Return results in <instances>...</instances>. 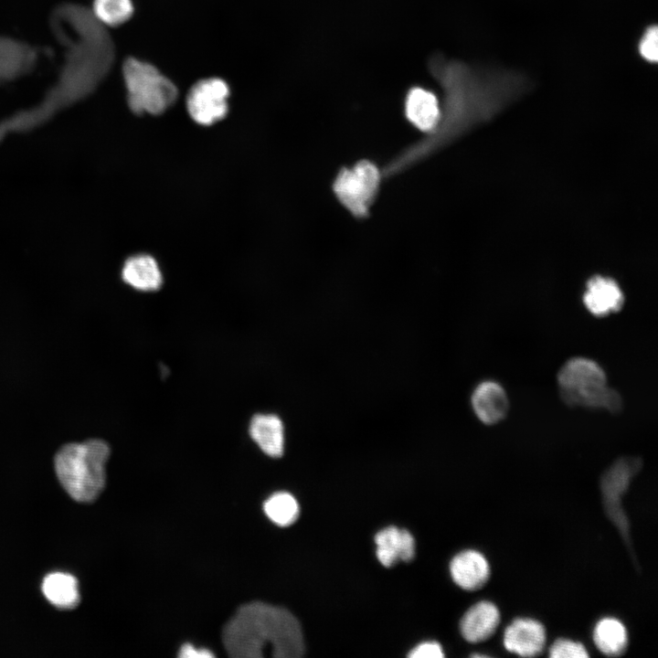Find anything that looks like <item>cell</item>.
I'll return each instance as SVG.
<instances>
[{"instance_id": "cell-18", "label": "cell", "mask_w": 658, "mask_h": 658, "mask_svg": "<svg viewBox=\"0 0 658 658\" xmlns=\"http://www.w3.org/2000/svg\"><path fill=\"white\" fill-rule=\"evenodd\" d=\"M598 649L606 655H621L628 645V634L624 625L615 618H604L598 621L593 631Z\"/></svg>"}, {"instance_id": "cell-14", "label": "cell", "mask_w": 658, "mask_h": 658, "mask_svg": "<svg viewBox=\"0 0 658 658\" xmlns=\"http://www.w3.org/2000/svg\"><path fill=\"white\" fill-rule=\"evenodd\" d=\"M377 557L385 567L399 560L409 561L415 555V541L411 534L396 526L379 531L375 536Z\"/></svg>"}, {"instance_id": "cell-22", "label": "cell", "mask_w": 658, "mask_h": 658, "mask_svg": "<svg viewBox=\"0 0 658 658\" xmlns=\"http://www.w3.org/2000/svg\"><path fill=\"white\" fill-rule=\"evenodd\" d=\"M639 51L643 58L650 62H656L658 58V30L652 27L644 33L640 45Z\"/></svg>"}, {"instance_id": "cell-7", "label": "cell", "mask_w": 658, "mask_h": 658, "mask_svg": "<svg viewBox=\"0 0 658 658\" xmlns=\"http://www.w3.org/2000/svg\"><path fill=\"white\" fill-rule=\"evenodd\" d=\"M504 644L509 652L520 656H537L546 644L545 628L533 619H515L505 629Z\"/></svg>"}, {"instance_id": "cell-9", "label": "cell", "mask_w": 658, "mask_h": 658, "mask_svg": "<svg viewBox=\"0 0 658 658\" xmlns=\"http://www.w3.org/2000/svg\"><path fill=\"white\" fill-rule=\"evenodd\" d=\"M249 435L266 455L278 458L284 452L285 428L274 413H256L249 423Z\"/></svg>"}, {"instance_id": "cell-12", "label": "cell", "mask_w": 658, "mask_h": 658, "mask_svg": "<svg viewBox=\"0 0 658 658\" xmlns=\"http://www.w3.org/2000/svg\"><path fill=\"white\" fill-rule=\"evenodd\" d=\"M500 622L497 607L490 601L472 605L462 616L460 630L470 642H480L492 637Z\"/></svg>"}, {"instance_id": "cell-11", "label": "cell", "mask_w": 658, "mask_h": 658, "mask_svg": "<svg viewBox=\"0 0 658 658\" xmlns=\"http://www.w3.org/2000/svg\"><path fill=\"white\" fill-rule=\"evenodd\" d=\"M453 581L466 590L482 588L490 576L489 564L483 555L475 550L457 554L450 564Z\"/></svg>"}, {"instance_id": "cell-4", "label": "cell", "mask_w": 658, "mask_h": 658, "mask_svg": "<svg viewBox=\"0 0 658 658\" xmlns=\"http://www.w3.org/2000/svg\"><path fill=\"white\" fill-rule=\"evenodd\" d=\"M122 73L128 105L136 114H160L178 96L175 84L147 62L129 58L123 63Z\"/></svg>"}, {"instance_id": "cell-3", "label": "cell", "mask_w": 658, "mask_h": 658, "mask_svg": "<svg viewBox=\"0 0 658 658\" xmlns=\"http://www.w3.org/2000/svg\"><path fill=\"white\" fill-rule=\"evenodd\" d=\"M557 378L560 397L569 407L604 409L611 413L622 409L621 395L607 385L604 370L591 359H568Z\"/></svg>"}, {"instance_id": "cell-23", "label": "cell", "mask_w": 658, "mask_h": 658, "mask_svg": "<svg viewBox=\"0 0 658 658\" xmlns=\"http://www.w3.org/2000/svg\"><path fill=\"white\" fill-rule=\"evenodd\" d=\"M410 658H441L443 650L436 642H425L413 648L408 654Z\"/></svg>"}, {"instance_id": "cell-15", "label": "cell", "mask_w": 658, "mask_h": 658, "mask_svg": "<svg viewBox=\"0 0 658 658\" xmlns=\"http://www.w3.org/2000/svg\"><path fill=\"white\" fill-rule=\"evenodd\" d=\"M122 278L125 283L142 292L157 291L163 283L157 262L148 255H136L126 260Z\"/></svg>"}, {"instance_id": "cell-5", "label": "cell", "mask_w": 658, "mask_h": 658, "mask_svg": "<svg viewBox=\"0 0 658 658\" xmlns=\"http://www.w3.org/2000/svg\"><path fill=\"white\" fill-rule=\"evenodd\" d=\"M381 170L373 162L362 160L339 171L333 191L340 204L356 218H366L382 183Z\"/></svg>"}, {"instance_id": "cell-24", "label": "cell", "mask_w": 658, "mask_h": 658, "mask_svg": "<svg viewBox=\"0 0 658 658\" xmlns=\"http://www.w3.org/2000/svg\"><path fill=\"white\" fill-rule=\"evenodd\" d=\"M178 656L183 658H207L214 657V654L207 649L196 648L190 643H186L181 646Z\"/></svg>"}, {"instance_id": "cell-17", "label": "cell", "mask_w": 658, "mask_h": 658, "mask_svg": "<svg viewBox=\"0 0 658 658\" xmlns=\"http://www.w3.org/2000/svg\"><path fill=\"white\" fill-rule=\"evenodd\" d=\"M28 46L13 39L0 37V82L27 71L34 58Z\"/></svg>"}, {"instance_id": "cell-10", "label": "cell", "mask_w": 658, "mask_h": 658, "mask_svg": "<svg viewBox=\"0 0 658 658\" xmlns=\"http://www.w3.org/2000/svg\"><path fill=\"white\" fill-rule=\"evenodd\" d=\"M583 302L590 313L602 317L619 312L624 296L615 281L597 276L588 281Z\"/></svg>"}, {"instance_id": "cell-8", "label": "cell", "mask_w": 658, "mask_h": 658, "mask_svg": "<svg viewBox=\"0 0 658 658\" xmlns=\"http://www.w3.org/2000/svg\"><path fill=\"white\" fill-rule=\"evenodd\" d=\"M471 403L476 417L486 425L500 422L509 409L505 390L499 383L492 380L481 382L474 388Z\"/></svg>"}, {"instance_id": "cell-19", "label": "cell", "mask_w": 658, "mask_h": 658, "mask_svg": "<svg viewBox=\"0 0 658 658\" xmlns=\"http://www.w3.org/2000/svg\"><path fill=\"white\" fill-rule=\"evenodd\" d=\"M266 515L280 526H288L299 516V505L295 498L286 492H279L271 495L264 503Z\"/></svg>"}, {"instance_id": "cell-1", "label": "cell", "mask_w": 658, "mask_h": 658, "mask_svg": "<svg viewBox=\"0 0 658 658\" xmlns=\"http://www.w3.org/2000/svg\"><path fill=\"white\" fill-rule=\"evenodd\" d=\"M229 656L259 658L266 651L275 658H297L304 653L298 620L284 608L260 601L240 606L223 629Z\"/></svg>"}, {"instance_id": "cell-20", "label": "cell", "mask_w": 658, "mask_h": 658, "mask_svg": "<svg viewBox=\"0 0 658 658\" xmlns=\"http://www.w3.org/2000/svg\"><path fill=\"white\" fill-rule=\"evenodd\" d=\"M131 0H94L92 15L104 27H117L132 16Z\"/></svg>"}, {"instance_id": "cell-2", "label": "cell", "mask_w": 658, "mask_h": 658, "mask_svg": "<svg viewBox=\"0 0 658 658\" xmlns=\"http://www.w3.org/2000/svg\"><path fill=\"white\" fill-rule=\"evenodd\" d=\"M109 444L101 439L63 445L55 454V472L63 488L78 502H92L102 492Z\"/></svg>"}, {"instance_id": "cell-13", "label": "cell", "mask_w": 658, "mask_h": 658, "mask_svg": "<svg viewBox=\"0 0 658 658\" xmlns=\"http://www.w3.org/2000/svg\"><path fill=\"white\" fill-rule=\"evenodd\" d=\"M405 113L410 123L425 134L434 131L441 118L437 97L418 87L411 89L406 97Z\"/></svg>"}, {"instance_id": "cell-6", "label": "cell", "mask_w": 658, "mask_h": 658, "mask_svg": "<svg viewBox=\"0 0 658 658\" xmlns=\"http://www.w3.org/2000/svg\"><path fill=\"white\" fill-rule=\"evenodd\" d=\"M228 96L229 89L223 80H201L191 87L187 94L188 113L196 123L211 125L226 116Z\"/></svg>"}, {"instance_id": "cell-16", "label": "cell", "mask_w": 658, "mask_h": 658, "mask_svg": "<svg viewBox=\"0 0 658 658\" xmlns=\"http://www.w3.org/2000/svg\"><path fill=\"white\" fill-rule=\"evenodd\" d=\"M42 591L51 604L61 609H72L80 600L78 581L68 573L54 572L46 576Z\"/></svg>"}, {"instance_id": "cell-21", "label": "cell", "mask_w": 658, "mask_h": 658, "mask_svg": "<svg viewBox=\"0 0 658 658\" xmlns=\"http://www.w3.org/2000/svg\"><path fill=\"white\" fill-rule=\"evenodd\" d=\"M549 655L552 658L589 657L586 648L580 642L568 639L557 640L550 647Z\"/></svg>"}]
</instances>
